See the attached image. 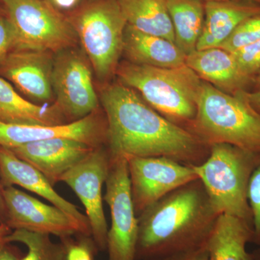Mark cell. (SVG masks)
Returning <instances> with one entry per match:
<instances>
[{
  "mask_svg": "<svg viewBox=\"0 0 260 260\" xmlns=\"http://www.w3.org/2000/svg\"><path fill=\"white\" fill-rule=\"evenodd\" d=\"M101 103L111 159L164 156L195 166L209 155L210 147L154 110L134 89L122 83L109 85Z\"/></svg>",
  "mask_w": 260,
  "mask_h": 260,
  "instance_id": "6da1fadb",
  "label": "cell"
},
{
  "mask_svg": "<svg viewBox=\"0 0 260 260\" xmlns=\"http://www.w3.org/2000/svg\"><path fill=\"white\" fill-rule=\"evenodd\" d=\"M218 216L199 179L178 188L138 215L136 260H164L203 247Z\"/></svg>",
  "mask_w": 260,
  "mask_h": 260,
  "instance_id": "7a4b0ae2",
  "label": "cell"
},
{
  "mask_svg": "<svg viewBox=\"0 0 260 260\" xmlns=\"http://www.w3.org/2000/svg\"><path fill=\"white\" fill-rule=\"evenodd\" d=\"M117 75L121 83L138 92L154 110L189 131L203 80L187 65L162 68L126 62Z\"/></svg>",
  "mask_w": 260,
  "mask_h": 260,
  "instance_id": "3957f363",
  "label": "cell"
},
{
  "mask_svg": "<svg viewBox=\"0 0 260 260\" xmlns=\"http://www.w3.org/2000/svg\"><path fill=\"white\" fill-rule=\"evenodd\" d=\"M189 131L208 147L227 143L260 153V114L243 91L230 95L203 80Z\"/></svg>",
  "mask_w": 260,
  "mask_h": 260,
  "instance_id": "277c9868",
  "label": "cell"
},
{
  "mask_svg": "<svg viewBox=\"0 0 260 260\" xmlns=\"http://www.w3.org/2000/svg\"><path fill=\"white\" fill-rule=\"evenodd\" d=\"M259 164L260 153L227 143H216L210 145L209 155L204 162L191 167L219 215L241 218L252 225L248 187Z\"/></svg>",
  "mask_w": 260,
  "mask_h": 260,
  "instance_id": "5b68a950",
  "label": "cell"
},
{
  "mask_svg": "<svg viewBox=\"0 0 260 260\" xmlns=\"http://www.w3.org/2000/svg\"><path fill=\"white\" fill-rule=\"evenodd\" d=\"M126 25L117 0L94 2L75 18V32L100 80L112 76L117 68Z\"/></svg>",
  "mask_w": 260,
  "mask_h": 260,
  "instance_id": "8992f818",
  "label": "cell"
},
{
  "mask_svg": "<svg viewBox=\"0 0 260 260\" xmlns=\"http://www.w3.org/2000/svg\"><path fill=\"white\" fill-rule=\"evenodd\" d=\"M16 34L15 50L50 52L70 49L78 39L70 23L47 0H3Z\"/></svg>",
  "mask_w": 260,
  "mask_h": 260,
  "instance_id": "52a82bcc",
  "label": "cell"
},
{
  "mask_svg": "<svg viewBox=\"0 0 260 260\" xmlns=\"http://www.w3.org/2000/svg\"><path fill=\"white\" fill-rule=\"evenodd\" d=\"M104 200L111 211L108 260H136L138 219L132 199L127 159H111Z\"/></svg>",
  "mask_w": 260,
  "mask_h": 260,
  "instance_id": "ba28073f",
  "label": "cell"
},
{
  "mask_svg": "<svg viewBox=\"0 0 260 260\" xmlns=\"http://www.w3.org/2000/svg\"><path fill=\"white\" fill-rule=\"evenodd\" d=\"M110 165L109 150L102 145L94 148L60 179L73 189L85 207L92 239L100 251L107 249L109 228L103 207L102 187L107 181Z\"/></svg>",
  "mask_w": 260,
  "mask_h": 260,
  "instance_id": "9c48e42d",
  "label": "cell"
},
{
  "mask_svg": "<svg viewBox=\"0 0 260 260\" xmlns=\"http://www.w3.org/2000/svg\"><path fill=\"white\" fill-rule=\"evenodd\" d=\"M56 104L67 120H79L96 112L95 93L88 60L79 51L70 49L58 52L51 78Z\"/></svg>",
  "mask_w": 260,
  "mask_h": 260,
  "instance_id": "30bf717a",
  "label": "cell"
},
{
  "mask_svg": "<svg viewBox=\"0 0 260 260\" xmlns=\"http://www.w3.org/2000/svg\"><path fill=\"white\" fill-rule=\"evenodd\" d=\"M132 199L136 215L166 195L198 179L191 166L164 156L127 159Z\"/></svg>",
  "mask_w": 260,
  "mask_h": 260,
  "instance_id": "8fae6325",
  "label": "cell"
},
{
  "mask_svg": "<svg viewBox=\"0 0 260 260\" xmlns=\"http://www.w3.org/2000/svg\"><path fill=\"white\" fill-rule=\"evenodd\" d=\"M3 197L6 208L5 224L10 229L52 234L61 239L76 234L91 237L90 232L66 212L43 203L13 186L4 187Z\"/></svg>",
  "mask_w": 260,
  "mask_h": 260,
  "instance_id": "7c38bea8",
  "label": "cell"
},
{
  "mask_svg": "<svg viewBox=\"0 0 260 260\" xmlns=\"http://www.w3.org/2000/svg\"><path fill=\"white\" fill-rule=\"evenodd\" d=\"M53 138L78 140L95 148L107 145L106 116H103L97 110L79 120L53 126L6 124L0 121V147L13 148Z\"/></svg>",
  "mask_w": 260,
  "mask_h": 260,
  "instance_id": "4fadbf2b",
  "label": "cell"
},
{
  "mask_svg": "<svg viewBox=\"0 0 260 260\" xmlns=\"http://www.w3.org/2000/svg\"><path fill=\"white\" fill-rule=\"evenodd\" d=\"M54 61L50 51L13 50L0 62V76L34 102L47 103L54 96Z\"/></svg>",
  "mask_w": 260,
  "mask_h": 260,
  "instance_id": "5bb4252c",
  "label": "cell"
},
{
  "mask_svg": "<svg viewBox=\"0 0 260 260\" xmlns=\"http://www.w3.org/2000/svg\"><path fill=\"white\" fill-rule=\"evenodd\" d=\"M95 148L78 140L53 138L9 149L42 172L54 186L65 173L88 156Z\"/></svg>",
  "mask_w": 260,
  "mask_h": 260,
  "instance_id": "9a60e30c",
  "label": "cell"
},
{
  "mask_svg": "<svg viewBox=\"0 0 260 260\" xmlns=\"http://www.w3.org/2000/svg\"><path fill=\"white\" fill-rule=\"evenodd\" d=\"M0 177L3 187L18 185L35 193L69 214L90 233L88 218L80 213L76 205L58 194L42 172L4 147H0Z\"/></svg>",
  "mask_w": 260,
  "mask_h": 260,
  "instance_id": "2e32d148",
  "label": "cell"
},
{
  "mask_svg": "<svg viewBox=\"0 0 260 260\" xmlns=\"http://www.w3.org/2000/svg\"><path fill=\"white\" fill-rule=\"evenodd\" d=\"M185 64L200 79L224 93L236 95L252 89L254 80L242 73L232 53L221 48L193 51L186 56Z\"/></svg>",
  "mask_w": 260,
  "mask_h": 260,
  "instance_id": "e0dca14e",
  "label": "cell"
},
{
  "mask_svg": "<svg viewBox=\"0 0 260 260\" xmlns=\"http://www.w3.org/2000/svg\"><path fill=\"white\" fill-rule=\"evenodd\" d=\"M205 11L196 50L220 47L241 23L260 15V4L248 0L205 2Z\"/></svg>",
  "mask_w": 260,
  "mask_h": 260,
  "instance_id": "ac0fdd59",
  "label": "cell"
},
{
  "mask_svg": "<svg viewBox=\"0 0 260 260\" xmlns=\"http://www.w3.org/2000/svg\"><path fill=\"white\" fill-rule=\"evenodd\" d=\"M123 52L130 62L155 68H172L186 62V55L175 43L150 35L126 25Z\"/></svg>",
  "mask_w": 260,
  "mask_h": 260,
  "instance_id": "d6986e66",
  "label": "cell"
},
{
  "mask_svg": "<svg viewBox=\"0 0 260 260\" xmlns=\"http://www.w3.org/2000/svg\"><path fill=\"white\" fill-rule=\"evenodd\" d=\"M0 121L6 124L53 126L68 123L57 104H34L0 76Z\"/></svg>",
  "mask_w": 260,
  "mask_h": 260,
  "instance_id": "ffe728a7",
  "label": "cell"
},
{
  "mask_svg": "<svg viewBox=\"0 0 260 260\" xmlns=\"http://www.w3.org/2000/svg\"><path fill=\"white\" fill-rule=\"evenodd\" d=\"M252 225L242 219L220 215L206 244L210 260H253L246 250L252 240Z\"/></svg>",
  "mask_w": 260,
  "mask_h": 260,
  "instance_id": "44dd1931",
  "label": "cell"
},
{
  "mask_svg": "<svg viewBox=\"0 0 260 260\" xmlns=\"http://www.w3.org/2000/svg\"><path fill=\"white\" fill-rule=\"evenodd\" d=\"M128 25L175 43L167 0H117ZM176 44V43H175Z\"/></svg>",
  "mask_w": 260,
  "mask_h": 260,
  "instance_id": "7402d4cb",
  "label": "cell"
},
{
  "mask_svg": "<svg viewBox=\"0 0 260 260\" xmlns=\"http://www.w3.org/2000/svg\"><path fill=\"white\" fill-rule=\"evenodd\" d=\"M175 43L186 56L196 51L205 22L203 0H167Z\"/></svg>",
  "mask_w": 260,
  "mask_h": 260,
  "instance_id": "603a6c76",
  "label": "cell"
},
{
  "mask_svg": "<svg viewBox=\"0 0 260 260\" xmlns=\"http://www.w3.org/2000/svg\"><path fill=\"white\" fill-rule=\"evenodd\" d=\"M49 234L15 229L5 238V243L19 242L28 248L21 260H65L66 250L62 242H53Z\"/></svg>",
  "mask_w": 260,
  "mask_h": 260,
  "instance_id": "cb8c5ba5",
  "label": "cell"
},
{
  "mask_svg": "<svg viewBox=\"0 0 260 260\" xmlns=\"http://www.w3.org/2000/svg\"><path fill=\"white\" fill-rule=\"evenodd\" d=\"M258 41H260V15L241 23L219 48L232 53Z\"/></svg>",
  "mask_w": 260,
  "mask_h": 260,
  "instance_id": "d4e9b609",
  "label": "cell"
},
{
  "mask_svg": "<svg viewBox=\"0 0 260 260\" xmlns=\"http://www.w3.org/2000/svg\"><path fill=\"white\" fill-rule=\"evenodd\" d=\"M247 197L252 218L251 243L260 246V164L251 175Z\"/></svg>",
  "mask_w": 260,
  "mask_h": 260,
  "instance_id": "484cf974",
  "label": "cell"
},
{
  "mask_svg": "<svg viewBox=\"0 0 260 260\" xmlns=\"http://www.w3.org/2000/svg\"><path fill=\"white\" fill-rule=\"evenodd\" d=\"M66 255L65 260H94L98 249L90 236L80 235L79 239L73 241L69 237L61 238Z\"/></svg>",
  "mask_w": 260,
  "mask_h": 260,
  "instance_id": "4316f807",
  "label": "cell"
},
{
  "mask_svg": "<svg viewBox=\"0 0 260 260\" xmlns=\"http://www.w3.org/2000/svg\"><path fill=\"white\" fill-rule=\"evenodd\" d=\"M232 54L242 73L254 80L260 70V41L241 48Z\"/></svg>",
  "mask_w": 260,
  "mask_h": 260,
  "instance_id": "83f0119b",
  "label": "cell"
},
{
  "mask_svg": "<svg viewBox=\"0 0 260 260\" xmlns=\"http://www.w3.org/2000/svg\"><path fill=\"white\" fill-rule=\"evenodd\" d=\"M16 48V34L13 24L0 15V62Z\"/></svg>",
  "mask_w": 260,
  "mask_h": 260,
  "instance_id": "f1b7e54d",
  "label": "cell"
},
{
  "mask_svg": "<svg viewBox=\"0 0 260 260\" xmlns=\"http://www.w3.org/2000/svg\"><path fill=\"white\" fill-rule=\"evenodd\" d=\"M164 260H210L206 245L195 250L176 254Z\"/></svg>",
  "mask_w": 260,
  "mask_h": 260,
  "instance_id": "f546056e",
  "label": "cell"
},
{
  "mask_svg": "<svg viewBox=\"0 0 260 260\" xmlns=\"http://www.w3.org/2000/svg\"><path fill=\"white\" fill-rule=\"evenodd\" d=\"M8 244L5 243L0 245V260H21L17 251Z\"/></svg>",
  "mask_w": 260,
  "mask_h": 260,
  "instance_id": "4dcf8cb0",
  "label": "cell"
},
{
  "mask_svg": "<svg viewBox=\"0 0 260 260\" xmlns=\"http://www.w3.org/2000/svg\"><path fill=\"white\" fill-rule=\"evenodd\" d=\"M245 97L251 107L260 114V90L259 91H243Z\"/></svg>",
  "mask_w": 260,
  "mask_h": 260,
  "instance_id": "1f68e13d",
  "label": "cell"
},
{
  "mask_svg": "<svg viewBox=\"0 0 260 260\" xmlns=\"http://www.w3.org/2000/svg\"><path fill=\"white\" fill-rule=\"evenodd\" d=\"M79 0H47L53 7L60 8V9H70L77 5Z\"/></svg>",
  "mask_w": 260,
  "mask_h": 260,
  "instance_id": "d6a6232c",
  "label": "cell"
},
{
  "mask_svg": "<svg viewBox=\"0 0 260 260\" xmlns=\"http://www.w3.org/2000/svg\"><path fill=\"white\" fill-rule=\"evenodd\" d=\"M3 187L0 177V224L5 223L6 220V208H5L4 197H3Z\"/></svg>",
  "mask_w": 260,
  "mask_h": 260,
  "instance_id": "836d02e7",
  "label": "cell"
},
{
  "mask_svg": "<svg viewBox=\"0 0 260 260\" xmlns=\"http://www.w3.org/2000/svg\"><path fill=\"white\" fill-rule=\"evenodd\" d=\"M10 228L5 223L0 224V245L5 244V238L10 234Z\"/></svg>",
  "mask_w": 260,
  "mask_h": 260,
  "instance_id": "e575fe53",
  "label": "cell"
},
{
  "mask_svg": "<svg viewBox=\"0 0 260 260\" xmlns=\"http://www.w3.org/2000/svg\"><path fill=\"white\" fill-rule=\"evenodd\" d=\"M259 90H260V70L254 76V84L251 91H259Z\"/></svg>",
  "mask_w": 260,
  "mask_h": 260,
  "instance_id": "d590c367",
  "label": "cell"
},
{
  "mask_svg": "<svg viewBox=\"0 0 260 260\" xmlns=\"http://www.w3.org/2000/svg\"><path fill=\"white\" fill-rule=\"evenodd\" d=\"M251 254H252L253 260H260V246L253 251Z\"/></svg>",
  "mask_w": 260,
  "mask_h": 260,
  "instance_id": "8d00e7d4",
  "label": "cell"
},
{
  "mask_svg": "<svg viewBox=\"0 0 260 260\" xmlns=\"http://www.w3.org/2000/svg\"><path fill=\"white\" fill-rule=\"evenodd\" d=\"M203 2H220V1H227V0H203ZM248 1L254 2V3H259L260 0H248Z\"/></svg>",
  "mask_w": 260,
  "mask_h": 260,
  "instance_id": "74e56055",
  "label": "cell"
},
{
  "mask_svg": "<svg viewBox=\"0 0 260 260\" xmlns=\"http://www.w3.org/2000/svg\"></svg>",
  "mask_w": 260,
  "mask_h": 260,
  "instance_id": "f35d334b",
  "label": "cell"
}]
</instances>
